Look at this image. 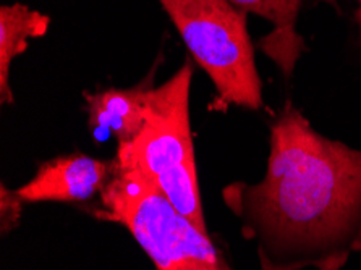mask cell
Returning <instances> with one entry per match:
<instances>
[{"label": "cell", "mask_w": 361, "mask_h": 270, "mask_svg": "<svg viewBox=\"0 0 361 270\" xmlns=\"http://www.w3.org/2000/svg\"><path fill=\"white\" fill-rule=\"evenodd\" d=\"M216 87L214 109L259 110L262 81L246 13L227 0H157Z\"/></svg>", "instance_id": "cell-4"}, {"label": "cell", "mask_w": 361, "mask_h": 270, "mask_svg": "<svg viewBox=\"0 0 361 270\" xmlns=\"http://www.w3.org/2000/svg\"><path fill=\"white\" fill-rule=\"evenodd\" d=\"M25 201L18 196L16 190H8L4 183L0 185V233L2 236L12 233L18 227L23 216Z\"/></svg>", "instance_id": "cell-10"}, {"label": "cell", "mask_w": 361, "mask_h": 270, "mask_svg": "<svg viewBox=\"0 0 361 270\" xmlns=\"http://www.w3.org/2000/svg\"><path fill=\"white\" fill-rule=\"evenodd\" d=\"M243 13H253L272 23L274 27L282 25L286 18V0H227Z\"/></svg>", "instance_id": "cell-9"}, {"label": "cell", "mask_w": 361, "mask_h": 270, "mask_svg": "<svg viewBox=\"0 0 361 270\" xmlns=\"http://www.w3.org/2000/svg\"><path fill=\"white\" fill-rule=\"evenodd\" d=\"M338 8V0H321ZM303 0H286V18L279 27L258 41V49L274 62L286 78H290L300 57L306 51L303 37L297 32V18Z\"/></svg>", "instance_id": "cell-8"}, {"label": "cell", "mask_w": 361, "mask_h": 270, "mask_svg": "<svg viewBox=\"0 0 361 270\" xmlns=\"http://www.w3.org/2000/svg\"><path fill=\"white\" fill-rule=\"evenodd\" d=\"M51 26V16L23 4L0 7V102L13 104L10 68L13 60L28 49L30 39L42 37Z\"/></svg>", "instance_id": "cell-7"}, {"label": "cell", "mask_w": 361, "mask_h": 270, "mask_svg": "<svg viewBox=\"0 0 361 270\" xmlns=\"http://www.w3.org/2000/svg\"><path fill=\"white\" fill-rule=\"evenodd\" d=\"M355 20H357V25L360 27V32H361V0H358V8H357V12H355Z\"/></svg>", "instance_id": "cell-11"}, {"label": "cell", "mask_w": 361, "mask_h": 270, "mask_svg": "<svg viewBox=\"0 0 361 270\" xmlns=\"http://www.w3.org/2000/svg\"><path fill=\"white\" fill-rule=\"evenodd\" d=\"M143 80L131 87H104L96 92H85L87 125L97 141L116 136L120 142H128L145 123L146 101L154 90L157 65Z\"/></svg>", "instance_id": "cell-6"}, {"label": "cell", "mask_w": 361, "mask_h": 270, "mask_svg": "<svg viewBox=\"0 0 361 270\" xmlns=\"http://www.w3.org/2000/svg\"><path fill=\"white\" fill-rule=\"evenodd\" d=\"M114 172V161L72 152L42 162L16 192L25 202H87L99 196Z\"/></svg>", "instance_id": "cell-5"}, {"label": "cell", "mask_w": 361, "mask_h": 270, "mask_svg": "<svg viewBox=\"0 0 361 270\" xmlns=\"http://www.w3.org/2000/svg\"><path fill=\"white\" fill-rule=\"evenodd\" d=\"M114 161L91 216L127 228L157 270H233L209 235L175 209L140 170Z\"/></svg>", "instance_id": "cell-3"}, {"label": "cell", "mask_w": 361, "mask_h": 270, "mask_svg": "<svg viewBox=\"0 0 361 270\" xmlns=\"http://www.w3.org/2000/svg\"><path fill=\"white\" fill-rule=\"evenodd\" d=\"M261 270H341L361 251V151L329 140L286 101L264 178L222 190Z\"/></svg>", "instance_id": "cell-1"}, {"label": "cell", "mask_w": 361, "mask_h": 270, "mask_svg": "<svg viewBox=\"0 0 361 270\" xmlns=\"http://www.w3.org/2000/svg\"><path fill=\"white\" fill-rule=\"evenodd\" d=\"M191 80L193 65L187 59L149 92L143 126L133 140L120 142L114 159L140 170L183 217L207 233L190 122Z\"/></svg>", "instance_id": "cell-2"}]
</instances>
